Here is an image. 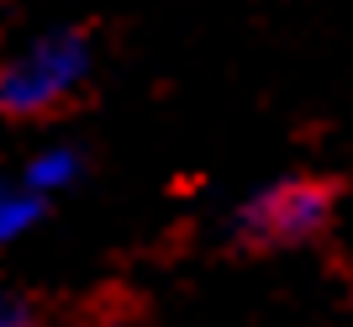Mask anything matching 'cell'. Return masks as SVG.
<instances>
[{"label":"cell","instance_id":"1","mask_svg":"<svg viewBox=\"0 0 353 327\" xmlns=\"http://www.w3.org/2000/svg\"><path fill=\"white\" fill-rule=\"evenodd\" d=\"M95 75V43L85 27H48L0 63V111L11 121H37L69 106Z\"/></svg>","mask_w":353,"mask_h":327},{"label":"cell","instance_id":"2","mask_svg":"<svg viewBox=\"0 0 353 327\" xmlns=\"http://www.w3.org/2000/svg\"><path fill=\"white\" fill-rule=\"evenodd\" d=\"M338 211V190L316 175H280L248 190L227 217L232 243L253 253H285V248H306L332 227Z\"/></svg>","mask_w":353,"mask_h":327},{"label":"cell","instance_id":"3","mask_svg":"<svg viewBox=\"0 0 353 327\" xmlns=\"http://www.w3.org/2000/svg\"><path fill=\"white\" fill-rule=\"evenodd\" d=\"M85 175H90V153L79 143H48L21 164V179L43 195H69L74 185H85Z\"/></svg>","mask_w":353,"mask_h":327},{"label":"cell","instance_id":"4","mask_svg":"<svg viewBox=\"0 0 353 327\" xmlns=\"http://www.w3.org/2000/svg\"><path fill=\"white\" fill-rule=\"evenodd\" d=\"M48 206H53V195L32 190L27 179H6V190H0V243L37 232L48 222Z\"/></svg>","mask_w":353,"mask_h":327},{"label":"cell","instance_id":"5","mask_svg":"<svg viewBox=\"0 0 353 327\" xmlns=\"http://www.w3.org/2000/svg\"><path fill=\"white\" fill-rule=\"evenodd\" d=\"M0 327H37V312H32V301L6 296V301H0Z\"/></svg>","mask_w":353,"mask_h":327}]
</instances>
